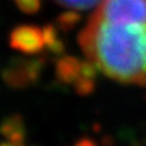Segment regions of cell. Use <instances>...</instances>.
<instances>
[{
	"label": "cell",
	"mask_w": 146,
	"mask_h": 146,
	"mask_svg": "<svg viewBox=\"0 0 146 146\" xmlns=\"http://www.w3.org/2000/svg\"><path fill=\"white\" fill-rule=\"evenodd\" d=\"M78 43L110 78L146 85V0H103Z\"/></svg>",
	"instance_id": "cell-1"
},
{
	"label": "cell",
	"mask_w": 146,
	"mask_h": 146,
	"mask_svg": "<svg viewBox=\"0 0 146 146\" xmlns=\"http://www.w3.org/2000/svg\"><path fill=\"white\" fill-rule=\"evenodd\" d=\"M43 57L35 60L14 58L10 65L3 70V80L8 87L12 88H25L30 84L38 81L43 69Z\"/></svg>",
	"instance_id": "cell-2"
},
{
	"label": "cell",
	"mask_w": 146,
	"mask_h": 146,
	"mask_svg": "<svg viewBox=\"0 0 146 146\" xmlns=\"http://www.w3.org/2000/svg\"><path fill=\"white\" fill-rule=\"evenodd\" d=\"M45 36L43 30L36 26H23L15 27L10 33V46L15 50H19L26 54H35L43 49Z\"/></svg>",
	"instance_id": "cell-3"
},
{
	"label": "cell",
	"mask_w": 146,
	"mask_h": 146,
	"mask_svg": "<svg viewBox=\"0 0 146 146\" xmlns=\"http://www.w3.org/2000/svg\"><path fill=\"white\" fill-rule=\"evenodd\" d=\"M1 135L7 142H3V146H21L26 138V130L23 125V119L21 115H11L5 118L1 123Z\"/></svg>",
	"instance_id": "cell-4"
},
{
	"label": "cell",
	"mask_w": 146,
	"mask_h": 146,
	"mask_svg": "<svg viewBox=\"0 0 146 146\" xmlns=\"http://www.w3.org/2000/svg\"><path fill=\"white\" fill-rule=\"evenodd\" d=\"M81 76V62L72 56H65L56 62V77L64 84H72Z\"/></svg>",
	"instance_id": "cell-5"
},
{
	"label": "cell",
	"mask_w": 146,
	"mask_h": 146,
	"mask_svg": "<svg viewBox=\"0 0 146 146\" xmlns=\"http://www.w3.org/2000/svg\"><path fill=\"white\" fill-rule=\"evenodd\" d=\"M43 36H45V45L54 54H62L65 52V43L57 35V29L53 25H46L43 27Z\"/></svg>",
	"instance_id": "cell-6"
},
{
	"label": "cell",
	"mask_w": 146,
	"mask_h": 146,
	"mask_svg": "<svg viewBox=\"0 0 146 146\" xmlns=\"http://www.w3.org/2000/svg\"><path fill=\"white\" fill-rule=\"evenodd\" d=\"M80 21H81V16L78 15L77 12L68 11V12H64V14L58 16L56 23L62 31H68V30H72Z\"/></svg>",
	"instance_id": "cell-7"
},
{
	"label": "cell",
	"mask_w": 146,
	"mask_h": 146,
	"mask_svg": "<svg viewBox=\"0 0 146 146\" xmlns=\"http://www.w3.org/2000/svg\"><path fill=\"white\" fill-rule=\"evenodd\" d=\"M56 1L58 4L68 7V8H72V10L85 11L95 7V5H98L103 0H56Z\"/></svg>",
	"instance_id": "cell-8"
},
{
	"label": "cell",
	"mask_w": 146,
	"mask_h": 146,
	"mask_svg": "<svg viewBox=\"0 0 146 146\" xmlns=\"http://www.w3.org/2000/svg\"><path fill=\"white\" fill-rule=\"evenodd\" d=\"M74 91L76 94L80 95V96H87V95H91L95 91V83L92 78H87V77H80L74 81Z\"/></svg>",
	"instance_id": "cell-9"
},
{
	"label": "cell",
	"mask_w": 146,
	"mask_h": 146,
	"mask_svg": "<svg viewBox=\"0 0 146 146\" xmlns=\"http://www.w3.org/2000/svg\"><path fill=\"white\" fill-rule=\"evenodd\" d=\"M99 70H100L99 66H98L92 60H89V58L81 62V76H83V77L92 78V80H94V78L98 76Z\"/></svg>",
	"instance_id": "cell-10"
},
{
	"label": "cell",
	"mask_w": 146,
	"mask_h": 146,
	"mask_svg": "<svg viewBox=\"0 0 146 146\" xmlns=\"http://www.w3.org/2000/svg\"><path fill=\"white\" fill-rule=\"evenodd\" d=\"M16 5L19 7V10L26 12V14H35L39 10V0H15Z\"/></svg>",
	"instance_id": "cell-11"
},
{
	"label": "cell",
	"mask_w": 146,
	"mask_h": 146,
	"mask_svg": "<svg viewBox=\"0 0 146 146\" xmlns=\"http://www.w3.org/2000/svg\"><path fill=\"white\" fill-rule=\"evenodd\" d=\"M74 145L76 146H95L96 142L92 141V139H89V138H83V139H78Z\"/></svg>",
	"instance_id": "cell-12"
}]
</instances>
